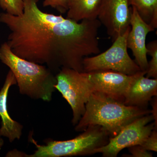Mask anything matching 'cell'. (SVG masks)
I'll list each match as a JSON object with an SVG mask.
<instances>
[{
    "instance_id": "cell-22",
    "label": "cell",
    "mask_w": 157,
    "mask_h": 157,
    "mask_svg": "<svg viewBox=\"0 0 157 157\" xmlns=\"http://www.w3.org/2000/svg\"><path fill=\"white\" fill-rule=\"evenodd\" d=\"M4 141L2 138L0 137V149L2 148V147L4 145Z\"/></svg>"
},
{
    "instance_id": "cell-14",
    "label": "cell",
    "mask_w": 157,
    "mask_h": 157,
    "mask_svg": "<svg viewBox=\"0 0 157 157\" xmlns=\"http://www.w3.org/2000/svg\"><path fill=\"white\" fill-rule=\"evenodd\" d=\"M139 16L154 29L157 28V0H128Z\"/></svg>"
},
{
    "instance_id": "cell-7",
    "label": "cell",
    "mask_w": 157,
    "mask_h": 157,
    "mask_svg": "<svg viewBox=\"0 0 157 157\" xmlns=\"http://www.w3.org/2000/svg\"><path fill=\"white\" fill-rule=\"evenodd\" d=\"M152 114H147L133 121L122 129L115 137L109 138L106 145L97 148L95 154L100 153L104 157H116L124 148L142 145L155 128Z\"/></svg>"
},
{
    "instance_id": "cell-5",
    "label": "cell",
    "mask_w": 157,
    "mask_h": 157,
    "mask_svg": "<svg viewBox=\"0 0 157 157\" xmlns=\"http://www.w3.org/2000/svg\"><path fill=\"white\" fill-rule=\"evenodd\" d=\"M56 89L70 104L73 113L72 122L76 125L85 111L86 104L93 90L86 72L62 68L56 75Z\"/></svg>"
},
{
    "instance_id": "cell-3",
    "label": "cell",
    "mask_w": 157,
    "mask_h": 157,
    "mask_svg": "<svg viewBox=\"0 0 157 157\" xmlns=\"http://www.w3.org/2000/svg\"><path fill=\"white\" fill-rule=\"evenodd\" d=\"M0 60L14 74L20 94L35 100L51 101L57 80L48 67L17 56L7 42L0 47Z\"/></svg>"
},
{
    "instance_id": "cell-19",
    "label": "cell",
    "mask_w": 157,
    "mask_h": 157,
    "mask_svg": "<svg viewBox=\"0 0 157 157\" xmlns=\"http://www.w3.org/2000/svg\"><path fill=\"white\" fill-rule=\"evenodd\" d=\"M129 152L131 154L128 157H152V154L140 145H135L128 147Z\"/></svg>"
},
{
    "instance_id": "cell-6",
    "label": "cell",
    "mask_w": 157,
    "mask_h": 157,
    "mask_svg": "<svg viewBox=\"0 0 157 157\" xmlns=\"http://www.w3.org/2000/svg\"><path fill=\"white\" fill-rule=\"evenodd\" d=\"M131 26L124 33L113 41L110 48L102 53L83 59V72L111 70L128 75H133L141 71L135 61L129 56L127 38Z\"/></svg>"
},
{
    "instance_id": "cell-13",
    "label": "cell",
    "mask_w": 157,
    "mask_h": 157,
    "mask_svg": "<svg viewBox=\"0 0 157 157\" xmlns=\"http://www.w3.org/2000/svg\"><path fill=\"white\" fill-rule=\"evenodd\" d=\"M101 0H71L67 17L77 22L98 18Z\"/></svg>"
},
{
    "instance_id": "cell-21",
    "label": "cell",
    "mask_w": 157,
    "mask_h": 157,
    "mask_svg": "<svg viewBox=\"0 0 157 157\" xmlns=\"http://www.w3.org/2000/svg\"><path fill=\"white\" fill-rule=\"evenodd\" d=\"M153 109L151 110V113L153 116L154 120L155 121L154 123L155 127L157 128V98H156L155 100L153 102Z\"/></svg>"
},
{
    "instance_id": "cell-12",
    "label": "cell",
    "mask_w": 157,
    "mask_h": 157,
    "mask_svg": "<svg viewBox=\"0 0 157 157\" xmlns=\"http://www.w3.org/2000/svg\"><path fill=\"white\" fill-rule=\"evenodd\" d=\"M17 84L16 78L11 70L6 76L5 83L0 91V117L2 119L0 137H7L10 142L19 140L22 135L23 126L9 115L7 108V98L9 89Z\"/></svg>"
},
{
    "instance_id": "cell-16",
    "label": "cell",
    "mask_w": 157,
    "mask_h": 157,
    "mask_svg": "<svg viewBox=\"0 0 157 157\" xmlns=\"http://www.w3.org/2000/svg\"><path fill=\"white\" fill-rule=\"evenodd\" d=\"M0 6L11 15H21L24 10V0H0Z\"/></svg>"
},
{
    "instance_id": "cell-9",
    "label": "cell",
    "mask_w": 157,
    "mask_h": 157,
    "mask_svg": "<svg viewBox=\"0 0 157 157\" xmlns=\"http://www.w3.org/2000/svg\"><path fill=\"white\" fill-rule=\"evenodd\" d=\"M129 6L128 0H101L98 19L113 41L130 26Z\"/></svg>"
},
{
    "instance_id": "cell-20",
    "label": "cell",
    "mask_w": 157,
    "mask_h": 157,
    "mask_svg": "<svg viewBox=\"0 0 157 157\" xmlns=\"http://www.w3.org/2000/svg\"><path fill=\"white\" fill-rule=\"evenodd\" d=\"M25 153L18 151L16 149H14L9 152L6 155V157H25Z\"/></svg>"
},
{
    "instance_id": "cell-2",
    "label": "cell",
    "mask_w": 157,
    "mask_h": 157,
    "mask_svg": "<svg viewBox=\"0 0 157 157\" xmlns=\"http://www.w3.org/2000/svg\"><path fill=\"white\" fill-rule=\"evenodd\" d=\"M151 113V110L147 108L128 106L104 94L93 92L75 129L83 132L88 127L99 126L110 138L133 121Z\"/></svg>"
},
{
    "instance_id": "cell-8",
    "label": "cell",
    "mask_w": 157,
    "mask_h": 157,
    "mask_svg": "<svg viewBox=\"0 0 157 157\" xmlns=\"http://www.w3.org/2000/svg\"><path fill=\"white\" fill-rule=\"evenodd\" d=\"M140 71L133 75L111 70H98L86 73L93 92L101 93L124 103L130 85Z\"/></svg>"
},
{
    "instance_id": "cell-15",
    "label": "cell",
    "mask_w": 157,
    "mask_h": 157,
    "mask_svg": "<svg viewBox=\"0 0 157 157\" xmlns=\"http://www.w3.org/2000/svg\"><path fill=\"white\" fill-rule=\"evenodd\" d=\"M148 50L147 54L151 56V59L148 63V69L146 77L157 78V41L155 40L146 45Z\"/></svg>"
},
{
    "instance_id": "cell-4",
    "label": "cell",
    "mask_w": 157,
    "mask_h": 157,
    "mask_svg": "<svg viewBox=\"0 0 157 157\" xmlns=\"http://www.w3.org/2000/svg\"><path fill=\"white\" fill-rule=\"evenodd\" d=\"M75 138L67 140H49L45 145L38 144L33 135L29 140L36 147L33 154L25 157H61L87 155L95 154L97 148L104 146L109 141V134L99 126L88 127Z\"/></svg>"
},
{
    "instance_id": "cell-18",
    "label": "cell",
    "mask_w": 157,
    "mask_h": 157,
    "mask_svg": "<svg viewBox=\"0 0 157 157\" xmlns=\"http://www.w3.org/2000/svg\"><path fill=\"white\" fill-rule=\"evenodd\" d=\"M141 146L148 151H157V132L154 129Z\"/></svg>"
},
{
    "instance_id": "cell-11",
    "label": "cell",
    "mask_w": 157,
    "mask_h": 157,
    "mask_svg": "<svg viewBox=\"0 0 157 157\" xmlns=\"http://www.w3.org/2000/svg\"><path fill=\"white\" fill-rule=\"evenodd\" d=\"M141 71L130 85L124 104L128 106L147 108L149 102L157 95V78L145 77Z\"/></svg>"
},
{
    "instance_id": "cell-1",
    "label": "cell",
    "mask_w": 157,
    "mask_h": 157,
    "mask_svg": "<svg viewBox=\"0 0 157 157\" xmlns=\"http://www.w3.org/2000/svg\"><path fill=\"white\" fill-rule=\"evenodd\" d=\"M39 0H24L20 15L0 14V22L10 30L7 42L12 52L29 61L45 65L52 71L62 68L83 72L85 57L101 52L99 20L77 22L61 15L45 13Z\"/></svg>"
},
{
    "instance_id": "cell-10",
    "label": "cell",
    "mask_w": 157,
    "mask_h": 157,
    "mask_svg": "<svg viewBox=\"0 0 157 157\" xmlns=\"http://www.w3.org/2000/svg\"><path fill=\"white\" fill-rule=\"evenodd\" d=\"M130 26L131 29L127 38V48L132 50L135 61L140 70L147 72L148 62L147 57L148 50L146 47V37L155 29L140 17L133 7L132 8Z\"/></svg>"
},
{
    "instance_id": "cell-17",
    "label": "cell",
    "mask_w": 157,
    "mask_h": 157,
    "mask_svg": "<svg viewBox=\"0 0 157 157\" xmlns=\"http://www.w3.org/2000/svg\"><path fill=\"white\" fill-rule=\"evenodd\" d=\"M71 0H44V7L50 6L56 9L60 13H64L67 11Z\"/></svg>"
}]
</instances>
